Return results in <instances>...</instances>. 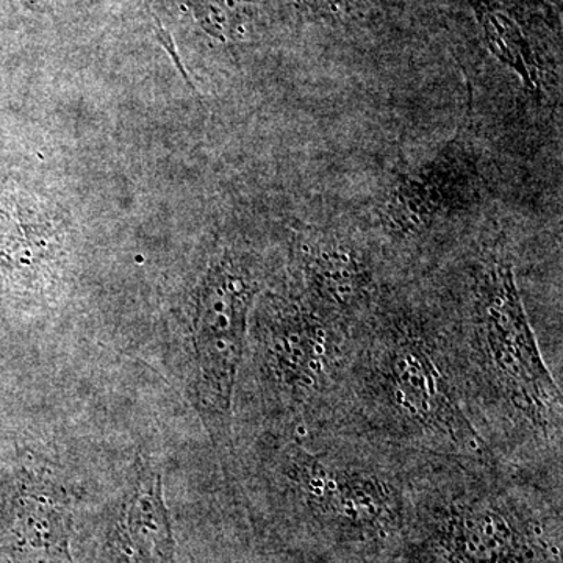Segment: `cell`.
Returning a JSON list of instances; mask_svg holds the SVG:
<instances>
[{"instance_id":"obj_6","label":"cell","mask_w":563,"mask_h":563,"mask_svg":"<svg viewBox=\"0 0 563 563\" xmlns=\"http://www.w3.org/2000/svg\"><path fill=\"white\" fill-rule=\"evenodd\" d=\"M474 180L476 172L468 152L461 144H450L393 181L384 206L385 231L398 239L418 235L468 202Z\"/></svg>"},{"instance_id":"obj_2","label":"cell","mask_w":563,"mask_h":563,"mask_svg":"<svg viewBox=\"0 0 563 563\" xmlns=\"http://www.w3.org/2000/svg\"><path fill=\"white\" fill-rule=\"evenodd\" d=\"M466 347L476 384L496 412L539 439L561 440V388L544 363L509 263H488L477 274Z\"/></svg>"},{"instance_id":"obj_8","label":"cell","mask_w":563,"mask_h":563,"mask_svg":"<svg viewBox=\"0 0 563 563\" xmlns=\"http://www.w3.org/2000/svg\"><path fill=\"white\" fill-rule=\"evenodd\" d=\"M118 550L125 563H176L162 477L143 466L125 503L117 531Z\"/></svg>"},{"instance_id":"obj_5","label":"cell","mask_w":563,"mask_h":563,"mask_svg":"<svg viewBox=\"0 0 563 563\" xmlns=\"http://www.w3.org/2000/svg\"><path fill=\"white\" fill-rule=\"evenodd\" d=\"M258 291L261 279L254 265L235 254L218 258L199 285L192 322L196 395L202 409L220 424L231 417L247 318Z\"/></svg>"},{"instance_id":"obj_4","label":"cell","mask_w":563,"mask_h":563,"mask_svg":"<svg viewBox=\"0 0 563 563\" xmlns=\"http://www.w3.org/2000/svg\"><path fill=\"white\" fill-rule=\"evenodd\" d=\"M288 479L299 509L333 542L395 539L407 523L399 485L377 466L331 450L296 448Z\"/></svg>"},{"instance_id":"obj_9","label":"cell","mask_w":563,"mask_h":563,"mask_svg":"<svg viewBox=\"0 0 563 563\" xmlns=\"http://www.w3.org/2000/svg\"><path fill=\"white\" fill-rule=\"evenodd\" d=\"M203 27L218 38H235L243 32L247 0H190Z\"/></svg>"},{"instance_id":"obj_1","label":"cell","mask_w":563,"mask_h":563,"mask_svg":"<svg viewBox=\"0 0 563 563\" xmlns=\"http://www.w3.org/2000/svg\"><path fill=\"white\" fill-rule=\"evenodd\" d=\"M448 351L418 322H383L352 362L355 398L393 439L484 461L488 450L466 415Z\"/></svg>"},{"instance_id":"obj_3","label":"cell","mask_w":563,"mask_h":563,"mask_svg":"<svg viewBox=\"0 0 563 563\" xmlns=\"http://www.w3.org/2000/svg\"><path fill=\"white\" fill-rule=\"evenodd\" d=\"M421 543L435 563H561V529L492 484L433 496L421 514Z\"/></svg>"},{"instance_id":"obj_7","label":"cell","mask_w":563,"mask_h":563,"mask_svg":"<svg viewBox=\"0 0 563 563\" xmlns=\"http://www.w3.org/2000/svg\"><path fill=\"white\" fill-rule=\"evenodd\" d=\"M307 302L333 321L361 310L372 291L373 274L357 247L317 235L301 247Z\"/></svg>"}]
</instances>
